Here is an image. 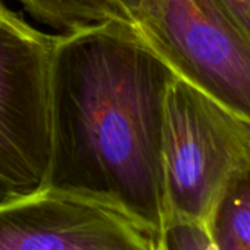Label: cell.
Instances as JSON below:
<instances>
[{
  "mask_svg": "<svg viewBox=\"0 0 250 250\" xmlns=\"http://www.w3.org/2000/svg\"><path fill=\"white\" fill-rule=\"evenodd\" d=\"M208 228L216 250H250V155L225 184Z\"/></svg>",
  "mask_w": 250,
  "mask_h": 250,
  "instance_id": "8992f818",
  "label": "cell"
},
{
  "mask_svg": "<svg viewBox=\"0 0 250 250\" xmlns=\"http://www.w3.org/2000/svg\"><path fill=\"white\" fill-rule=\"evenodd\" d=\"M174 75L131 22L113 20L58 34L46 186L107 197L159 237L167 224L164 102Z\"/></svg>",
  "mask_w": 250,
  "mask_h": 250,
  "instance_id": "6da1fadb",
  "label": "cell"
},
{
  "mask_svg": "<svg viewBox=\"0 0 250 250\" xmlns=\"http://www.w3.org/2000/svg\"><path fill=\"white\" fill-rule=\"evenodd\" d=\"M250 155V124L174 75L161 142L167 221L208 224L225 184Z\"/></svg>",
  "mask_w": 250,
  "mask_h": 250,
  "instance_id": "7a4b0ae2",
  "label": "cell"
},
{
  "mask_svg": "<svg viewBox=\"0 0 250 250\" xmlns=\"http://www.w3.org/2000/svg\"><path fill=\"white\" fill-rule=\"evenodd\" d=\"M11 197H14V194L2 183H0V202H3L6 199H11Z\"/></svg>",
  "mask_w": 250,
  "mask_h": 250,
  "instance_id": "8fae6325",
  "label": "cell"
},
{
  "mask_svg": "<svg viewBox=\"0 0 250 250\" xmlns=\"http://www.w3.org/2000/svg\"><path fill=\"white\" fill-rule=\"evenodd\" d=\"M34 20L59 30L72 31L81 27L121 20L125 14L113 0H17Z\"/></svg>",
  "mask_w": 250,
  "mask_h": 250,
  "instance_id": "52a82bcc",
  "label": "cell"
},
{
  "mask_svg": "<svg viewBox=\"0 0 250 250\" xmlns=\"http://www.w3.org/2000/svg\"><path fill=\"white\" fill-rule=\"evenodd\" d=\"M158 250H216L208 224L169 219L158 237Z\"/></svg>",
  "mask_w": 250,
  "mask_h": 250,
  "instance_id": "ba28073f",
  "label": "cell"
},
{
  "mask_svg": "<svg viewBox=\"0 0 250 250\" xmlns=\"http://www.w3.org/2000/svg\"><path fill=\"white\" fill-rule=\"evenodd\" d=\"M55 42L0 0V183L14 196L47 183Z\"/></svg>",
  "mask_w": 250,
  "mask_h": 250,
  "instance_id": "277c9868",
  "label": "cell"
},
{
  "mask_svg": "<svg viewBox=\"0 0 250 250\" xmlns=\"http://www.w3.org/2000/svg\"><path fill=\"white\" fill-rule=\"evenodd\" d=\"M0 250H158V234L107 197L44 186L0 202Z\"/></svg>",
  "mask_w": 250,
  "mask_h": 250,
  "instance_id": "5b68a950",
  "label": "cell"
},
{
  "mask_svg": "<svg viewBox=\"0 0 250 250\" xmlns=\"http://www.w3.org/2000/svg\"><path fill=\"white\" fill-rule=\"evenodd\" d=\"M113 2L125 14V17L130 20V22H133V18H134V15L139 9V5H140V0H113Z\"/></svg>",
  "mask_w": 250,
  "mask_h": 250,
  "instance_id": "30bf717a",
  "label": "cell"
},
{
  "mask_svg": "<svg viewBox=\"0 0 250 250\" xmlns=\"http://www.w3.org/2000/svg\"><path fill=\"white\" fill-rule=\"evenodd\" d=\"M131 25L177 77L250 124V37L222 0H140Z\"/></svg>",
  "mask_w": 250,
  "mask_h": 250,
  "instance_id": "3957f363",
  "label": "cell"
},
{
  "mask_svg": "<svg viewBox=\"0 0 250 250\" xmlns=\"http://www.w3.org/2000/svg\"><path fill=\"white\" fill-rule=\"evenodd\" d=\"M250 37V0H222Z\"/></svg>",
  "mask_w": 250,
  "mask_h": 250,
  "instance_id": "9c48e42d",
  "label": "cell"
}]
</instances>
